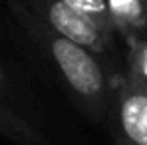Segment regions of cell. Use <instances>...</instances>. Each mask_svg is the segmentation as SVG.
<instances>
[{
    "label": "cell",
    "mask_w": 147,
    "mask_h": 145,
    "mask_svg": "<svg viewBox=\"0 0 147 145\" xmlns=\"http://www.w3.org/2000/svg\"><path fill=\"white\" fill-rule=\"evenodd\" d=\"M50 52L66 78L72 92L86 105V111L98 115V119L105 111L107 86L105 76L99 64L88 54V50L64 36H56L50 42Z\"/></svg>",
    "instance_id": "cell-1"
},
{
    "label": "cell",
    "mask_w": 147,
    "mask_h": 145,
    "mask_svg": "<svg viewBox=\"0 0 147 145\" xmlns=\"http://www.w3.org/2000/svg\"><path fill=\"white\" fill-rule=\"evenodd\" d=\"M48 20L60 36L72 40L76 44L94 50L103 48L101 26L96 20H92L90 16H86V14L74 10L72 6L64 4L62 0H56L50 4Z\"/></svg>",
    "instance_id": "cell-3"
},
{
    "label": "cell",
    "mask_w": 147,
    "mask_h": 145,
    "mask_svg": "<svg viewBox=\"0 0 147 145\" xmlns=\"http://www.w3.org/2000/svg\"><path fill=\"white\" fill-rule=\"evenodd\" d=\"M4 86V74H2V68H0V88Z\"/></svg>",
    "instance_id": "cell-7"
},
{
    "label": "cell",
    "mask_w": 147,
    "mask_h": 145,
    "mask_svg": "<svg viewBox=\"0 0 147 145\" xmlns=\"http://www.w3.org/2000/svg\"><path fill=\"white\" fill-rule=\"evenodd\" d=\"M143 4H145V22H147V0H143Z\"/></svg>",
    "instance_id": "cell-8"
},
{
    "label": "cell",
    "mask_w": 147,
    "mask_h": 145,
    "mask_svg": "<svg viewBox=\"0 0 147 145\" xmlns=\"http://www.w3.org/2000/svg\"><path fill=\"white\" fill-rule=\"evenodd\" d=\"M64 4L72 6L74 10L90 16L96 22H105L107 20V4L105 0H62Z\"/></svg>",
    "instance_id": "cell-5"
},
{
    "label": "cell",
    "mask_w": 147,
    "mask_h": 145,
    "mask_svg": "<svg viewBox=\"0 0 147 145\" xmlns=\"http://www.w3.org/2000/svg\"><path fill=\"white\" fill-rule=\"evenodd\" d=\"M115 145H147V86L127 80L115 105Z\"/></svg>",
    "instance_id": "cell-2"
},
{
    "label": "cell",
    "mask_w": 147,
    "mask_h": 145,
    "mask_svg": "<svg viewBox=\"0 0 147 145\" xmlns=\"http://www.w3.org/2000/svg\"><path fill=\"white\" fill-rule=\"evenodd\" d=\"M131 80L147 86V42L137 44L131 56Z\"/></svg>",
    "instance_id": "cell-6"
},
{
    "label": "cell",
    "mask_w": 147,
    "mask_h": 145,
    "mask_svg": "<svg viewBox=\"0 0 147 145\" xmlns=\"http://www.w3.org/2000/svg\"><path fill=\"white\" fill-rule=\"evenodd\" d=\"M0 135L20 145H44V139L26 123L20 115L0 103Z\"/></svg>",
    "instance_id": "cell-4"
}]
</instances>
